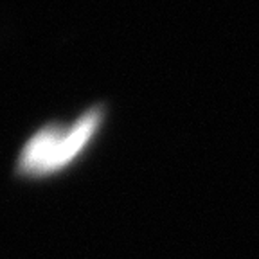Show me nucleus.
Here are the masks:
<instances>
[{"instance_id":"f257e3e1","label":"nucleus","mask_w":259,"mask_h":259,"mask_svg":"<svg viewBox=\"0 0 259 259\" xmlns=\"http://www.w3.org/2000/svg\"><path fill=\"white\" fill-rule=\"evenodd\" d=\"M103 119V106H92L72 122L41 126L22 146L15 164V175L36 182L67 173L94 141Z\"/></svg>"}]
</instances>
